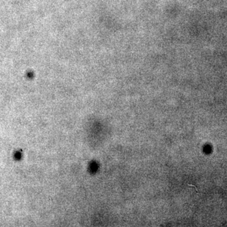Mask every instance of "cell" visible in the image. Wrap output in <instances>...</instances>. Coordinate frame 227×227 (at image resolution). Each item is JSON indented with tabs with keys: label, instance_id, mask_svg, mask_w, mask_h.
<instances>
[{
	"label": "cell",
	"instance_id": "obj_1",
	"mask_svg": "<svg viewBox=\"0 0 227 227\" xmlns=\"http://www.w3.org/2000/svg\"><path fill=\"white\" fill-rule=\"evenodd\" d=\"M188 185H189V186H190V187H194V188H195V190H196V191L197 192H198V190H197V187H196V186H194V185H191V184H188Z\"/></svg>",
	"mask_w": 227,
	"mask_h": 227
}]
</instances>
